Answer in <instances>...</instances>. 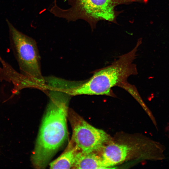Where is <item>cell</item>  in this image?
<instances>
[{
  "label": "cell",
  "mask_w": 169,
  "mask_h": 169,
  "mask_svg": "<svg viewBox=\"0 0 169 169\" xmlns=\"http://www.w3.org/2000/svg\"><path fill=\"white\" fill-rule=\"evenodd\" d=\"M49 98L39 131L32 161L35 168H45L67 138V119L71 96L66 87L53 84L48 88Z\"/></svg>",
  "instance_id": "cell-1"
},
{
  "label": "cell",
  "mask_w": 169,
  "mask_h": 169,
  "mask_svg": "<svg viewBox=\"0 0 169 169\" xmlns=\"http://www.w3.org/2000/svg\"><path fill=\"white\" fill-rule=\"evenodd\" d=\"M141 41L131 51L120 56L110 65L95 71L89 79L76 84L70 88L71 96L82 95H112L111 89L120 86L127 82L128 78L137 74L136 65L133 63Z\"/></svg>",
  "instance_id": "cell-2"
},
{
  "label": "cell",
  "mask_w": 169,
  "mask_h": 169,
  "mask_svg": "<svg viewBox=\"0 0 169 169\" xmlns=\"http://www.w3.org/2000/svg\"><path fill=\"white\" fill-rule=\"evenodd\" d=\"M6 21L11 47L20 73L34 80L45 89V79L42 74L40 57L35 42L18 30L8 20Z\"/></svg>",
  "instance_id": "cell-3"
},
{
  "label": "cell",
  "mask_w": 169,
  "mask_h": 169,
  "mask_svg": "<svg viewBox=\"0 0 169 169\" xmlns=\"http://www.w3.org/2000/svg\"><path fill=\"white\" fill-rule=\"evenodd\" d=\"M68 118L72 131L71 140L79 151L95 152L108 140L104 131L93 126L71 109L69 108Z\"/></svg>",
  "instance_id": "cell-4"
},
{
  "label": "cell",
  "mask_w": 169,
  "mask_h": 169,
  "mask_svg": "<svg viewBox=\"0 0 169 169\" xmlns=\"http://www.w3.org/2000/svg\"><path fill=\"white\" fill-rule=\"evenodd\" d=\"M133 0H79L80 8L84 16L96 23L100 20L115 21L117 14L115 7L130 3Z\"/></svg>",
  "instance_id": "cell-5"
},
{
  "label": "cell",
  "mask_w": 169,
  "mask_h": 169,
  "mask_svg": "<svg viewBox=\"0 0 169 169\" xmlns=\"http://www.w3.org/2000/svg\"><path fill=\"white\" fill-rule=\"evenodd\" d=\"M131 150L125 144L112 143L107 145L104 148L101 157L103 166L107 169L123 161Z\"/></svg>",
  "instance_id": "cell-6"
},
{
  "label": "cell",
  "mask_w": 169,
  "mask_h": 169,
  "mask_svg": "<svg viewBox=\"0 0 169 169\" xmlns=\"http://www.w3.org/2000/svg\"><path fill=\"white\" fill-rule=\"evenodd\" d=\"M79 151L70 140L63 153L49 165L50 169H73Z\"/></svg>",
  "instance_id": "cell-7"
},
{
  "label": "cell",
  "mask_w": 169,
  "mask_h": 169,
  "mask_svg": "<svg viewBox=\"0 0 169 169\" xmlns=\"http://www.w3.org/2000/svg\"><path fill=\"white\" fill-rule=\"evenodd\" d=\"M73 169H106L102 164L101 157L95 152L79 151Z\"/></svg>",
  "instance_id": "cell-8"
}]
</instances>
